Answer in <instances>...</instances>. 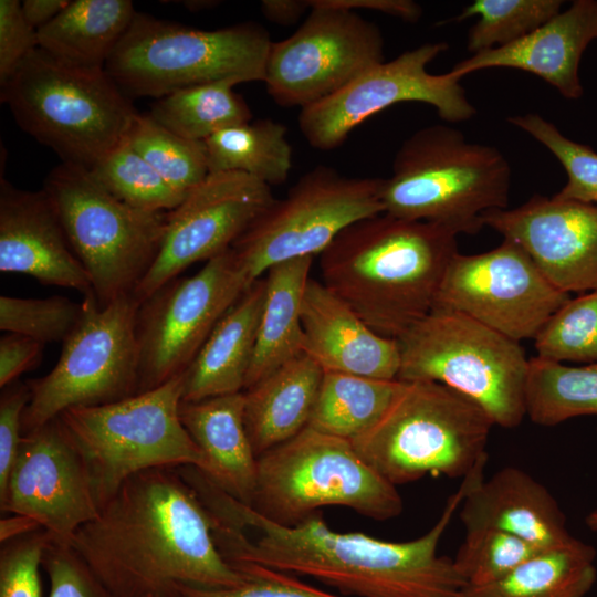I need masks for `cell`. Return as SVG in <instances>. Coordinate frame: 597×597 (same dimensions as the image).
<instances>
[{
  "instance_id": "e0dca14e",
  "label": "cell",
  "mask_w": 597,
  "mask_h": 597,
  "mask_svg": "<svg viewBox=\"0 0 597 597\" xmlns=\"http://www.w3.org/2000/svg\"><path fill=\"white\" fill-rule=\"evenodd\" d=\"M569 298L519 244L503 239L486 252L455 253L432 308L462 313L521 342L534 339Z\"/></svg>"
},
{
  "instance_id": "d4e9b609",
  "label": "cell",
  "mask_w": 597,
  "mask_h": 597,
  "mask_svg": "<svg viewBox=\"0 0 597 597\" xmlns=\"http://www.w3.org/2000/svg\"><path fill=\"white\" fill-rule=\"evenodd\" d=\"M180 419L206 458L202 473L232 498L252 505L258 457L245 429L243 391L182 401Z\"/></svg>"
},
{
  "instance_id": "b9f144b4",
  "label": "cell",
  "mask_w": 597,
  "mask_h": 597,
  "mask_svg": "<svg viewBox=\"0 0 597 597\" xmlns=\"http://www.w3.org/2000/svg\"><path fill=\"white\" fill-rule=\"evenodd\" d=\"M247 580L232 588L176 585L165 597H339L307 585L293 575L250 563L232 564Z\"/></svg>"
},
{
  "instance_id": "d6a6232c",
  "label": "cell",
  "mask_w": 597,
  "mask_h": 597,
  "mask_svg": "<svg viewBox=\"0 0 597 597\" xmlns=\"http://www.w3.org/2000/svg\"><path fill=\"white\" fill-rule=\"evenodd\" d=\"M234 85L226 80L176 91L158 98L148 115L184 138L203 142L221 129L251 121V111L233 91Z\"/></svg>"
},
{
  "instance_id": "8992f818",
  "label": "cell",
  "mask_w": 597,
  "mask_h": 597,
  "mask_svg": "<svg viewBox=\"0 0 597 597\" xmlns=\"http://www.w3.org/2000/svg\"><path fill=\"white\" fill-rule=\"evenodd\" d=\"M494 426L473 400L434 381H404L383 417L352 441L395 486L423 476L464 478L488 459Z\"/></svg>"
},
{
  "instance_id": "d6986e66",
  "label": "cell",
  "mask_w": 597,
  "mask_h": 597,
  "mask_svg": "<svg viewBox=\"0 0 597 597\" xmlns=\"http://www.w3.org/2000/svg\"><path fill=\"white\" fill-rule=\"evenodd\" d=\"M0 510L33 519L53 542L67 546L97 517L88 470L59 418L23 434Z\"/></svg>"
},
{
  "instance_id": "5bb4252c",
  "label": "cell",
  "mask_w": 597,
  "mask_h": 597,
  "mask_svg": "<svg viewBox=\"0 0 597 597\" xmlns=\"http://www.w3.org/2000/svg\"><path fill=\"white\" fill-rule=\"evenodd\" d=\"M253 283L229 249L193 275L178 276L140 302L137 394L182 375L220 318Z\"/></svg>"
},
{
  "instance_id": "7bdbcfd3",
  "label": "cell",
  "mask_w": 597,
  "mask_h": 597,
  "mask_svg": "<svg viewBox=\"0 0 597 597\" xmlns=\"http://www.w3.org/2000/svg\"><path fill=\"white\" fill-rule=\"evenodd\" d=\"M50 541L41 528L2 544L0 597H42L40 566Z\"/></svg>"
},
{
  "instance_id": "277c9868",
  "label": "cell",
  "mask_w": 597,
  "mask_h": 597,
  "mask_svg": "<svg viewBox=\"0 0 597 597\" xmlns=\"http://www.w3.org/2000/svg\"><path fill=\"white\" fill-rule=\"evenodd\" d=\"M511 176L496 147L449 125L425 126L404 140L383 179L384 212L475 234L484 213L507 208Z\"/></svg>"
},
{
  "instance_id": "4fadbf2b",
  "label": "cell",
  "mask_w": 597,
  "mask_h": 597,
  "mask_svg": "<svg viewBox=\"0 0 597 597\" xmlns=\"http://www.w3.org/2000/svg\"><path fill=\"white\" fill-rule=\"evenodd\" d=\"M384 178L318 165L274 199L231 247L251 283L273 265L321 254L352 223L384 212Z\"/></svg>"
},
{
  "instance_id": "74e56055",
  "label": "cell",
  "mask_w": 597,
  "mask_h": 597,
  "mask_svg": "<svg viewBox=\"0 0 597 597\" xmlns=\"http://www.w3.org/2000/svg\"><path fill=\"white\" fill-rule=\"evenodd\" d=\"M534 341L538 357L559 363H597V291L569 298Z\"/></svg>"
},
{
  "instance_id": "cb8c5ba5",
  "label": "cell",
  "mask_w": 597,
  "mask_h": 597,
  "mask_svg": "<svg viewBox=\"0 0 597 597\" xmlns=\"http://www.w3.org/2000/svg\"><path fill=\"white\" fill-rule=\"evenodd\" d=\"M460 519L465 532L499 530L542 551L565 546L575 538L551 492L515 467L503 468L488 480L479 472L461 503Z\"/></svg>"
},
{
  "instance_id": "ffe728a7",
  "label": "cell",
  "mask_w": 597,
  "mask_h": 597,
  "mask_svg": "<svg viewBox=\"0 0 597 597\" xmlns=\"http://www.w3.org/2000/svg\"><path fill=\"white\" fill-rule=\"evenodd\" d=\"M482 223L519 244L558 290L597 291V205L534 195Z\"/></svg>"
},
{
  "instance_id": "f35d334b",
  "label": "cell",
  "mask_w": 597,
  "mask_h": 597,
  "mask_svg": "<svg viewBox=\"0 0 597 597\" xmlns=\"http://www.w3.org/2000/svg\"><path fill=\"white\" fill-rule=\"evenodd\" d=\"M543 552L507 532L481 528L467 531L452 561L465 586H482L505 577Z\"/></svg>"
},
{
  "instance_id": "603a6c76",
  "label": "cell",
  "mask_w": 597,
  "mask_h": 597,
  "mask_svg": "<svg viewBox=\"0 0 597 597\" xmlns=\"http://www.w3.org/2000/svg\"><path fill=\"white\" fill-rule=\"evenodd\" d=\"M301 316L303 353L324 371L398 379V341L376 333L321 281L308 279Z\"/></svg>"
},
{
  "instance_id": "836d02e7",
  "label": "cell",
  "mask_w": 597,
  "mask_h": 597,
  "mask_svg": "<svg viewBox=\"0 0 597 597\" xmlns=\"http://www.w3.org/2000/svg\"><path fill=\"white\" fill-rule=\"evenodd\" d=\"M526 416L546 427L597 416V363L574 367L538 356L530 358Z\"/></svg>"
},
{
  "instance_id": "f6af8a7d",
  "label": "cell",
  "mask_w": 597,
  "mask_h": 597,
  "mask_svg": "<svg viewBox=\"0 0 597 597\" xmlns=\"http://www.w3.org/2000/svg\"><path fill=\"white\" fill-rule=\"evenodd\" d=\"M36 48L38 30L24 18L21 2L0 0V86Z\"/></svg>"
},
{
  "instance_id": "e575fe53",
  "label": "cell",
  "mask_w": 597,
  "mask_h": 597,
  "mask_svg": "<svg viewBox=\"0 0 597 597\" xmlns=\"http://www.w3.org/2000/svg\"><path fill=\"white\" fill-rule=\"evenodd\" d=\"M126 138L163 179L184 197L209 175L203 142L184 138L149 115L138 114Z\"/></svg>"
},
{
  "instance_id": "db71d44e",
  "label": "cell",
  "mask_w": 597,
  "mask_h": 597,
  "mask_svg": "<svg viewBox=\"0 0 597 597\" xmlns=\"http://www.w3.org/2000/svg\"><path fill=\"white\" fill-rule=\"evenodd\" d=\"M585 522H586L587 526H588L591 531H597V510L590 512V513L586 516Z\"/></svg>"
},
{
  "instance_id": "681fc988",
  "label": "cell",
  "mask_w": 597,
  "mask_h": 597,
  "mask_svg": "<svg viewBox=\"0 0 597 597\" xmlns=\"http://www.w3.org/2000/svg\"><path fill=\"white\" fill-rule=\"evenodd\" d=\"M260 8L265 19L280 25H292L311 10L307 0H263Z\"/></svg>"
},
{
  "instance_id": "7402d4cb",
  "label": "cell",
  "mask_w": 597,
  "mask_h": 597,
  "mask_svg": "<svg viewBox=\"0 0 597 597\" xmlns=\"http://www.w3.org/2000/svg\"><path fill=\"white\" fill-rule=\"evenodd\" d=\"M597 41V0H575L524 38L472 54L449 72L462 78L485 69H516L531 73L568 100L584 94L579 63L587 46Z\"/></svg>"
},
{
  "instance_id": "c3c4849f",
  "label": "cell",
  "mask_w": 597,
  "mask_h": 597,
  "mask_svg": "<svg viewBox=\"0 0 597 597\" xmlns=\"http://www.w3.org/2000/svg\"><path fill=\"white\" fill-rule=\"evenodd\" d=\"M326 7L350 11L370 10L399 18L407 22H416L422 14L421 7L411 0H318Z\"/></svg>"
},
{
  "instance_id": "f907efd6",
  "label": "cell",
  "mask_w": 597,
  "mask_h": 597,
  "mask_svg": "<svg viewBox=\"0 0 597 597\" xmlns=\"http://www.w3.org/2000/svg\"><path fill=\"white\" fill-rule=\"evenodd\" d=\"M69 2V0H23L21 8L25 20L39 30L60 14Z\"/></svg>"
},
{
  "instance_id": "bcb514c9",
  "label": "cell",
  "mask_w": 597,
  "mask_h": 597,
  "mask_svg": "<svg viewBox=\"0 0 597 597\" xmlns=\"http://www.w3.org/2000/svg\"><path fill=\"white\" fill-rule=\"evenodd\" d=\"M0 397V493L4 490L22 441V418L30 401L28 381L1 388Z\"/></svg>"
},
{
  "instance_id": "d590c367",
  "label": "cell",
  "mask_w": 597,
  "mask_h": 597,
  "mask_svg": "<svg viewBox=\"0 0 597 597\" xmlns=\"http://www.w3.org/2000/svg\"><path fill=\"white\" fill-rule=\"evenodd\" d=\"M562 0H474L453 20L479 19L469 29L467 50L476 54L505 46L559 13Z\"/></svg>"
},
{
  "instance_id": "3957f363",
  "label": "cell",
  "mask_w": 597,
  "mask_h": 597,
  "mask_svg": "<svg viewBox=\"0 0 597 597\" xmlns=\"http://www.w3.org/2000/svg\"><path fill=\"white\" fill-rule=\"evenodd\" d=\"M457 237L439 224L375 214L320 254L321 282L376 333L397 339L431 312Z\"/></svg>"
},
{
  "instance_id": "9a60e30c",
  "label": "cell",
  "mask_w": 597,
  "mask_h": 597,
  "mask_svg": "<svg viewBox=\"0 0 597 597\" xmlns=\"http://www.w3.org/2000/svg\"><path fill=\"white\" fill-rule=\"evenodd\" d=\"M298 29L270 48L264 83L281 106L300 108L324 100L384 61L379 27L356 11L307 0Z\"/></svg>"
},
{
  "instance_id": "52a82bcc",
  "label": "cell",
  "mask_w": 597,
  "mask_h": 597,
  "mask_svg": "<svg viewBox=\"0 0 597 597\" xmlns=\"http://www.w3.org/2000/svg\"><path fill=\"white\" fill-rule=\"evenodd\" d=\"M271 44L254 22L201 30L136 12L105 71L128 97L158 100L211 82H264Z\"/></svg>"
},
{
  "instance_id": "8fae6325",
  "label": "cell",
  "mask_w": 597,
  "mask_h": 597,
  "mask_svg": "<svg viewBox=\"0 0 597 597\" xmlns=\"http://www.w3.org/2000/svg\"><path fill=\"white\" fill-rule=\"evenodd\" d=\"M43 190L98 305L134 295L157 258L167 212L136 209L108 192L87 169L65 163L49 174Z\"/></svg>"
},
{
  "instance_id": "f546056e",
  "label": "cell",
  "mask_w": 597,
  "mask_h": 597,
  "mask_svg": "<svg viewBox=\"0 0 597 597\" xmlns=\"http://www.w3.org/2000/svg\"><path fill=\"white\" fill-rule=\"evenodd\" d=\"M596 552L577 538L545 551L505 577L465 586L463 597H585L594 586Z\"/></svg>"
},
{
  "instance_id": "ba28073f",
  "label": "cell",
  "mask_w": 597,
  "mask_h": 597,
  "mask_svg": "<svg viewBox=\"0 0 597 597\" xmlns=\"http://www.w3.org/2000/svg\"><path fill=\"white\" fill-rule=\"evenodd\" d=\"M184 374L112 404L75 407L57 418L88 470L100 510L130 476L207 461L180 419Z\"/></svg>"
},
{
  "instance_id": "6da1fadb",
  "label": "cell",
  "mask_w": 597,
  "mask_h": 597,
  "mask_svg": "<svg viewBox=\"0 0 597 597\" xmlns=\"http://www.w3.org/2000/svg\"><path fill=\"white\" fill-rule=\"evenodd\" d=\"M474 479L469 473L423 535L389 542L332 531L316 513L295 525L275 523L219 489L206 475L192 486L211 515L216 543L231 564L250 563L307 576L357 597H463L465 582L438 546Z\"/></svg>"
},
{
  "instance_id": "30bf717a",
  "label": "cell",
  "mask_w": 597,
  "mask_h": 597,
  "mask_svg": "<svg viewBox=\"0 0 597 597\" xmlns=\"http://www.w3.org/2000/svg\"><path fill=\"white\" fill-rule=\"evenodd\" d=\"M344 506L376 521L404 509L397 486L374 470L350 441L306 427L258 458L252 506L269 520L295 525L323 506Z\"/></svg>"
},
{
  "instance_id": "4dcf8cb0",
  "label": "cell",
  "mask_w": 597,
  "mask_h": 597,
  "mask_svg": "<svg viewBox=\"0 0 597 597\" xmlns=\"http://www.w3.org/2000/svg\"><path fill=\"white\" fill-rule=\"evenodd\" d=\"M402 386L399 379L324 371L307 427L352 442L383 417Z\"/></svg>"
},
{
  "instance_id": "ab89813d",
  "label": "cell",
  "mask_w": 597,
  "mask_h": 597,
  "mask_svg": "<svg viewBox=\"0 0 597 597\" xmlns=\"http://www.w3.org/2000/svg\"><path fill=\"white\" fill-rule=\"evenodd\" d=\"M507 122L548 149L564 168L567 181L556 197L597 205V153L565 136L536 113L511 116Z\"/></svg>"
},
{
  "instance_id": "9c48e42d",
  "label": "cell",
  "mask_w": 597,
  "mask_h": 597,
  "mask_svg": "<svg viewBox=\"0 0 597 597\" xmlns=\"http://www.w3.org/2000/svg\"><path fill=\"white\" fill-rule=\"evenodd\" d=\"M397 341L399 380L450 387L478 404L494 426L522 423L530 359L520 342L442 308H432Z\"/></svg>"
},
{
  "instance_id": "2e32d148",
  "label": "cell",
  "mask_w": 597,
  "mask_h": 597,
  "mask_svg": "<svg viewBox=\"0 0 597 597\" xmlns=\"http://www.w3.org/2000/svg\"><path fill=\"white\" fill-rule=\"evenodd\" d=\"M447 49L444 42H429L407 50L366 70L331 96L301 108L298 126L305 140L315 149L332 150L370 116L406 102L431 105L449 123L469 121L476 109L461 80L450 72L432 74L427 70Z\"/></svg>"
},
{
  "instance_id": "8d00e7d4",
  "label": "cell",
  "mask_w": 597,
  "mask_h": 597,
  "mask_svg": "<svg viewBox=\"0 0 597 597\" xmlns=\"http://www.w3.org/2000/svg\"><path fill=\"white\" fill-rule=\"evenodd\" d=\"M88 171L114 197L136 209L168 212L185 199L133 148L127 138Z\"/></svg>"
},
{
  "instance_id": "1f68e13d",
  "label": "cell",
  "mask_w": 597,
  "mask_h": 597,
  "mask_svg": "<svg viewBox=\"0 0 597 597\" xmlns=\"http://www.w3.org/2000/svg\"><path fill=\"white\" fill-rule=\"evenodd\" d=\"M286 126L271 118L241 123L203 140L209 174L238 171L268 186L286 181L292 169V147Z\"/></svg>"
},
{
  "instance_id": "ac0fdd59",
  "label": "cell",
  "mask_w": 597,
  "mask_h": 597,
  "mask_svg": "<svg viewBox=\"0 0 597 597\" xmlns=\"http://www.w3.org/2000/svg\"><path fill=\"white\" fill-rule=\"evenodd\" d=\"M274 199L270 186L247 174H209L166 213L159 252L136 300L143 302L190 265L231 249Z\"/></svg>"
},
{
  "instance_id": "7c38bea8",
  "label": "cell",
  "mask_w": 597,
  "mask_h": 597,
  "mask_svg": "<svg viewBox=\"0 0 597 597\" xmlns=\"http://www.w3.org/2000/svg\"><path fill=\"white\" fill-rule=\"evenodd\" d=\"M83 303V317L63 342L55 366L45 376L28 380L31 397L22 418L23 434L67 409L112 404L138 392L139 302L126 295L105 306L95 297Z\"/></svg>"
},
{
  "instance_id": "5b68a950",
  "label": "cell",
  "mask_w": 597,
  "mask_h": 597,
  "mask_svg": "<svg viewBox=\"0 0 597 597\" xmlns=\"http://www.w3.org/2000/svg\"><path fill=\"white\" fill-rule=\"evenodd\" d=\"M18 125L65 164L91 170L127 136L138 113L105 69L33 50L1 87Z\"/></svg>"
},
{
  "instance_id": "7dc6e473",
  "label": "cell",
  "mask_w": 597,
  "mask_h": 597,
  "mask_svg": "<svg viewBox=\"0 0 597 597\" xmlns=\"http://www.w3.org/2000/svg\"><path fill=\"white\" fill-rule=\"evenodd\" d=\"M44 344L28 336L6 333L0 338V387L3 388L42 359Z\"/></svg>"
},
{
  "instance_id": "4316f807",
  "label": "cell",
  "mask_w": 597,
  "mask_h": 597,
  "mask_svg": "<svg viewBox=\"0 0 597 597\" xmlns=\"http://www.w3.org/2000/svg\"><path fill=\"white\" fill-rule=\"evenodd\" d=\"M323 373L303 353L243 391L245 429L258 458L308 426Z\"/></svg>"
},
{
  "instance_id": "60d3db41",
  "label": "cell",
  "mask_w": 597,
  "mask_h": 597,
  "mask_svg": "<svg viewBox=\"0 0 597 597\" xmlns=\"http://www.w3.org/2000/svg\"><path fill=\"white\" fill-rule=\"evenodd\" d=\"M84 313V303L66 296L45 298L0 296V329L28 336L42 344L63 342Z\"/></svg>"
},
{
  "instance_id": "83f0119b",
  "label": "cell",
  "mask_w": 597,
  "mask_h": 597,
  "mask_svg": "<svg viewBox=\"0 0 597 597\" xmlns=\"http://www.w3.org/2000/svg\"><path fill=\"white\" fill-rule=\"evenodd\" d=\"M314 256L271 266L244 390L303 354L302 304Z\"/></svg>"
},
{
  "instance_id": "816d5d0a",
  "label": "cell",
  "mask_w": 597,
  "mask_h": 597,
  "mask_svg": "<svg viewBox=\"0 0 597 597\" xmlns=\"http://www.w3.org/2000/svg\"><path fill=\"white\" fill-rule=\"evenodd\" d=\"M41 528L40 524L33 519L27 515L12 514L0 520V542L4 544Z\"/></svg>"
},
{
  "instance_id": "44dd1931",
  "label": "cell",
  "mask_w": 597,
  "mask_h": 597,
  "mask_svg": "<svg viewBox=\"0 0 597 597\" xmlns=\"http://www.w3.org/2000/svg\"><path fill=\"white\" fill-rule=\"evenodd\" d=\"M0 271L95 297L45 191L22 190L6 179L0 181Z\"/></svg>"
},
{
  "instance_id": "f5cc1de1",
  "label": "cell",
  "mask_w": 597,
  "mask_h": 597,
  "mask_svg": "<svg viewBox=\"0 0 597 597\" xmlns=\"http://www.w3.org/2000/svg\"><path fill=\"white\" fill-rule=\"evenodd\" d=\"M181 3L185 7H187L189 10L198 11L200 9H203V8H209V6L211 3H217V2H211V1H182Z\"/></svg>"
},
{
  "instance_id": "ee69618b",
  "label": "cell",
  "mask_w": 597,
  "mask_h": 597,
  "mask_svg": "<svg viewBox=\"0 0 597 597\" xmlns=\"http://www.w3.org/2000/svg\"><path fill=\"white\" fill-rule=\"evenodd\" d=\"M50 580L49 597H117L72 546L50 541L42 561Z\"/></svg>"
},
{
  "instance_id": "7a4b0ae2",
  "label": "cell",
  "mask_w": 597,
  "mask_h": 597,
  "mask_svg": "<svg viewBox=\"0 0 597 597\" xmlns=\"http://www.w3.org/2000/svg\"><path fill=\"white\" fill-rule=\"evenodd\" d=\"M71 546L117 597H165L176 585L247 580L221 554L210 513L176 468L127 479Z\"/></svg>"
},
{
  "instance_id": "484cf974",
  "label": "cell",
  "mask_w": 597,
  "mask_h": 597,
  "mask_svg": "<svg viewBox=\"0 0 597 597\" xmlns=\"http://www.w3.org/2000/svg\"><path fill=\"white\" fill-rule=\"evenodd\" d=\"M264 295L262 276L220 318L184 373L182 401L244 391Z\"/></svg>"
},
{
  "instance_id": "f1b7e54d",
  "label": "cell",
  "mask_w": 597,
  "mask_h": 597,
  "mask_svg": "<svg viewBox=\"0 0 597 597\" xmlns=\"http://www.w3.org/2000/svg\"><path fill=\"white\" fill-rule=\"evenodd\" d=\"M136 12L129 0H73L38 30L39 48L76 66L105 69Z\"/></svg>"
}]
</instances>
